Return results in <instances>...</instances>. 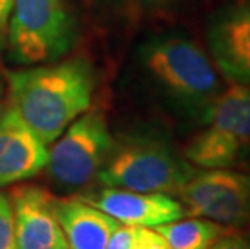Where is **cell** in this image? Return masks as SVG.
Returning a JSON list of instances; mask_svg holds the SVG:
<instances>
[{"label": "cell", "instance_id": "cell-8", "mask_svg": "<svg viewBox=\"0 0 250 249\" xmlns=\"http://www.w3.org/2000/svg\"><path fill=\"white\" fill-rule=\"evenodd\" d=\"M15 249H68L55 214V201L45 188L18 184L10 191Z\"/></svg>", "mask_w": 250, "mask_h": 249}, {"label": "cell", "instance_id": "cell-20", "mask_svg": "<svg viewBox=\"0 0 250 249\" xmlns=\"http://www.w3.org/2000/svg\"><path fill=\"white\" fill-rule=\"evenodd\" d=\"M246 233H247V236H249V240H250V228H247V230H246Z\"/></svg>", "mask_w": 250, "mask_h": 249}, {"label": "cell", "instance_id": "cell-2", "mask_svg": "<svg viewBox=\"0 0 250 249\" xmlns=\"http://www.w3.org/2000/svg\"><path fill=\"white\" fill-rule=\"evenodd\" d=\"M197 168L158 136H126L111 146L97 181L108 188L176 196Z\"/></svg>", "mask_w": 250, "mask_h": 249}, {"label": "cell", "instance_id": "cell-3", "mask_svg": "<svg viewBox=\"0 0 250 249\" xmlns=\"http://www.w3.org/2000/svg\"><path fill=\"white\" fill-rule=\"evenodd\" d=\"M141 65L157 88L186 107L207 112L221 92V79L211 57L195 41L183 36L146 42Z\"/></svg>", "mask_w": 250, "mask_h": 249}, {"label": "cell", "instance_id": "cell-15", "mask_svg": "<svg viewBox=\"0 0 250 249\" xmlns=\"http://www.w3.org/2000/svg\"><path fill=\"white\" fill-rule=\"evenodd\" d=\"M0 249H15L13 209L10 198L0 193Z\"/></svg>", "mask_w": 250, "mask_h": 249}, {"label": "cell", "instance_id": "cell-1", "mask_svg": "<svg viewBox=\"0 0 250 249\" xmlns=\"http://www.w3.org/2000/svg\"><path fill=\"white\" fill-rule=\"evenodd\" d=\"M5 79L10 105L47 146L87 112L95 91L94 68L83 57L7 71Z\"/></svg>", "mask_w": 250, "mask_h": 249}, {"label": "cell", "instance_id": "cell-18", "mask_svg": "<svg viewBox=\"0 0 250 249\" xmlns=\"http://www.w3.org/2000/svg\"><path fill=\"white\" fill-rule=\"evenodd\" d=\"M3 92H5V84H3V78L0 76V118L3 115Z\"/></svg>", "mask_w": 250, "mask_h": 249}, {"label": "cell", "instance_id": "cell-11", "mask_svg": "<svg viewBox=\"0 0 250 249\" xmlns=\"http://www.w3.org/2000/svg\"><path fill=\"white\" fill-rule=\"evenodd\" d=\"M47 158V144L8 104L0 118V186L36 177L45 168Z\"/></svg>", "mask_w": 250, "mask_h": 249}, {"label": "cell", "instance_id": "cell-19", "mask_svg": "<svg viewBox=\"0 0 250 249\" xmlns=\"http://www.w3.org/2000/svg\"><path fill=\"white\" fill-rule=\"evenodd\" d=\"M141 2H147V3H160V2H167V0H141Z\"/></svg>", "mask_w": 250, "mask_h": 249}, {"label": "cell", "instance_id": "cell-4", "mask_svg": "<svg viewBox=\"0 0 250 249\" xmlns=\"http://www.w3.org/2000/svg\"><path fill=\"white\" fill-rule=\"evenodd\" d=\"M250 147V88L231 83L205 112V128L184 147V158L200 168H231Z\"/></svg>", "mask_w": 250, "mask_h": 249}, {"label": "cell", "instance_id": "cell-6", "mask_svg": "<svg viewBox=\"0 0 250 249\" xmlns=\"http://www.w3.org/2000/svg\"><path fill=\"white\" fill-rule=\"evenodd\" d=\"M111 146L113 137L105 113L87 110L52 142L44 170L58 188H84L97 180Z\"/></svg>", "mask_w": 250, "mask_h": 249}, {"label": "cell", "instance_id": "cell-16", "mask_svg": "<svg viewBox=\"0 0 250 249\" xmlns=\"http://www.w3.org/2000/svg\"><path fill=\"white\" fill-rule=\"evenodd\" d=\"M210 249H250V240L246 231L232 230L220 238Z\"/></svg>", "mask_w": 250, "mask_h": 249}, {"label": "cell", "instance_id": "cell-14", "mask_svg": "<svg viewBox=\"0 0 250 249\" xmlns=\"http://www.w3.org/2000/svg\"><path fill=\"white\" fill-rule=\"evenodd\" d=\"M107 249H169V246L155 228L120 225L111 235Z\"/></svg>", "mask_w": 250, "mask_h": 249}, {"label": "cell", "instance_id": "cell-10", "mask_svg": "<svg viewBox=\"0 0 250 249\" xmlns=\"http://www.w3.org/2000/svg\"><path fill=\"white\" fill-rule=\"evenodd\" d=\"M207 44L228 81L250 88V0L218 15L207 31Z\"/></svg>", "mask_w": 250, "mask_h": 249}, {"label": "cell", "instance_id": "cell-7", "mask_svg": "<svg viewBox=\"0 0 250 249\" xmlns=\"http://www.w3.org/2000/svg\"><path fill=\"white\" fill-rule=\"evenodd\" d=\"M186 215L234 230L250 228V175L229 168L197 170L178 191Z\"/></svg>", "mask_w": 250, "mask_h": 249}, {"label": "cell", "instance_id": "cell-17", "mask_svg": "<svg viewBox=\"0 0 250 249\" xmlns=\"http://www.w3.org/2000/svg\"><path fill=\"white\" fill-rule=\"evenodd\" d=\"M13 0H0V54L7 49L8 26L12 18Z\"/></svg>", "mask_w": 250, "mask_h": 249}, {"label": "cell", "instance_id": "cell-13", "mask_svg": "<svg viewBox=\"0 0 250 249\" xmlns=\"http://www.w3.org/2000/svg\"><path fill=\"white\" fill-rule=\"evenodd\" d=\"M169 249H210L215 243L234 228L220 225L208 219H179L155 226Z\"/></svg>", "mask_w": 250, "mask_h": 249}, {"label": "cell", "instance_id": "cell-9", "mask_svg": "<svg viewBox=\"0 0 250 249\" xmlns=\"http://www.w3.org/2000/svg\"><path fill=\"white\" fill-rule=\"evenodd\" d=\"M78 198L113 217L121 225L155 228L186 217L183 204L163 193H139L104 186L95 191L83 193Z\"/></svg>", "mask_w": 250, "mask_h": 249}, {"label": "cell", "instance_id": "cell-5", "mask_svg": "<svg viewBox=\"0 0 250 249\" xmlns=\"http://www.w3.org/2000/svg\"><path fill=\"white\" fill-rule=\"evenodd\" d=\"M76 39L62 0H13L7 49L15 65L34 67L65 57Z\"/></svg>", "mask_w": 250, "mask_h": 249}, {"label": "cell", "instance_id": "cell-12", "mask_svg": "<svg viewBox=\"0 0 250 249\" xmlns=\"http://www.w3.org/2000/svg\"><path fill=\"white\" fill-rule=\"evenodd\" d=\"M55 214L68 249H107L111 235L121 225L79 198L57 199Z\"/></svg>", "mask_w": 250, "mask_h": 249}]
</instances>
